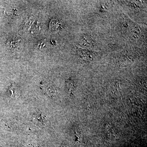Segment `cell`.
I'll list each match as a JSON object with an SVG mask.
<instances>
[{"mask_svg": "<svg viewBox=\"0 0 147 147\" xmlns=\"http://www.w3.org/2000/svg\"><path fill=\"white\" fill-rule=\"evenodd\" d=\"M34 123L40 127H43L45 126L46 117L42 113H37L33 116Z\"/></svg>", "mask_w": 147, "mask_h": 147, "instance_id": "obj_1", "label": "cell"}, {"mask_svg": "<svg viewBox=\"0 0 147 147\" xmlns=\"http://www.w3.org/2000/svg\"><path fill=\"white\" fill-rule=\"evenodd\" d=\"M42 89L45 94L47 95H51L54 93V88L47 83L42 84Z\"/></svg>", "mask_w": 147, "mask_h": 147, "instance_id": "obj_2", "label": "cell"}, {"mask_svg": "<svg viewBox=\"0 0 147 147\" xmlns=\"http://www.w3.org/2000/svg\"><path fill=\"white\" fill-rule=\"evenodd\" d=\"M92 40L88 36L83 37V46L89 47L93 45L92 41H89Z\"/></svg>", "mask_w": 147, "mask_h": 147, "instance_id": "obj_3", "label": "cell"}, {"mask_svg": "<svg viewBox=\"0 0 147 147\" xmlns=\"http://www.w3.org/2000/svg\"><path fill=\"white\" fill-rule=\"evenodd\" d=\"M16 90H17V89L14 86L11 87L10 91L11 92V96H13L16 97L17 96V91Z\"/></svg>", "mask_w": 147, "mask_h": 147, "instance_id": "obj_4", "label": "cell"}]
</instances>
